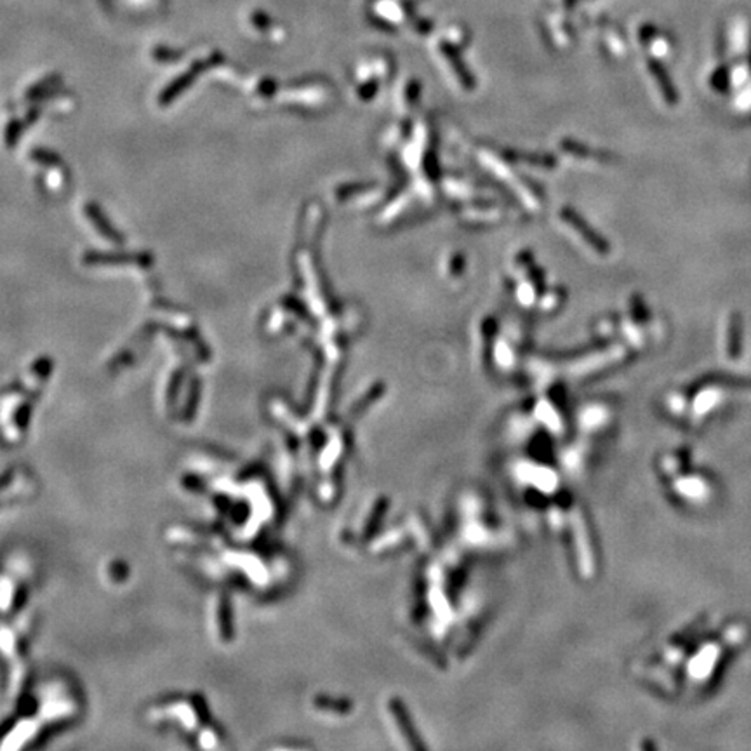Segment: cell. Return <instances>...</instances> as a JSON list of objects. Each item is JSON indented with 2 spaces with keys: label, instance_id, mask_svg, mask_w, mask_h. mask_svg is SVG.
Returning a JSON list of instances; mask_svg holds the SVG:
<instances>
[{
  "label": "cell",
  "instance_id": "obj_1",
  "mask_svg": "<svg viewBox=\"0 0 751 751\" xmlns=\"http://www.w3.org/2000/svg\"><path fill=\"white\" fill-rule=\"evenodd\" d=\"M649 67H651L652 75H654L656 80H658V86H659V89H661L662 96H665L666 103H668V104H677V101H678L677 91L673 89V86H671V80H669L668 75L665 73V70H662L661 65H659L658 61H651V63H649Z\"/></svg>",
  "mask_w": 751,
  "mask_h": 751
},
{
  "label": "cell",
  "instance_id": "obj_2",
  "mask_svg": "<svg viewBox=\"0 0 751 751\" xmlns=\"http://www.w3.org/2000/svg\"><path fill=\"white\" fill-rule=\"evenodd\" d=\"M741 339H743V322L739 315H732L729 324V339H727V351L729 357L736 358L741 355Z\"/></svg>",
  "mask_w": 751,
  "mask_h": 751
},
{
  "label": "cell",
  "instance_id": "obj_3",
  "mask_svg": "<svg viewBox=\"0 0 751 751\" xmlns=\"http://www.w3.org/2000/svg\"><path fill=\"white\" fill-rule=\"evenodd\" d=\"M564 2H566V8H567V9H573L574 5H576L577 0H564Z\"/></svg>",
  "mask_w": 751,
  "mask_h": 751
}]
</instances>
